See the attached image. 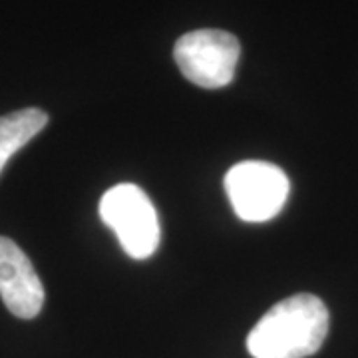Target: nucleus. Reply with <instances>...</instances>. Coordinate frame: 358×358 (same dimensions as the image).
Masks as SVG:
<instances>
[{
    "instance_id": "nucleus-1",
    "label": "nucleus",
    "mask_w": 358,
    "mask_h": 358,
    "mask_svg": "<svg viewBox=\"0 0 358 358\" xmlns=\"http://www.w3.org/2000/svg\"><path fill=\"white\" fill-rule=\"evenodd\" d=\"M329 308L310 293L293 294L261 317L247 336L253 358H307L329 333Z\"/></svg>"
},
{
    "instance_id": "nucleus-2",
    "label": "nucleus",
    "mask_w": 358,
    "mask_h": 358,
    "mask_svg": "<svg viewBox=\"0 0 358 358\" xmlns=\"http://www.w3.org/2000/svg\"><path fill=\"white\" fill-rule=\"evenodd\" d=\"M100 217L117 235L131 259H148L159 247V217L148 193L134 183H117L100 199Z\"/></svg>"
},
{
    "instance_id": "nucleus-3",
    "label": "nucleus",
    "mask_w": 358,
    "mask_h": 358,
    "mask_svg": "<svg viewBox=\"0 0 358 358\" xmlns=\"http://www.w3.org/2000/svg\"><path fill=\"white\" fill-rule=\"evenodd\" d=\"M225 193L235 215L245 223H265L277 217L289 199V178L268 162H241L225 176Z\"/></svg>"
},
{
    "instance_id": "nucleus-4",
    "label": "nucleus",
    "mask_w": 358,
    "mask_h": 358,
    "mask_svg": "<svg viewBox=\"0 0 358 358\" xmlns=\"http://www.w3.org/2000/svg\"><path fill=\"white\" fill-rule=\"evenodd\" d=\"M241 44L231 32L201 28L183 34L173 46V58L181 74L205 90L229 86L235 78Z\"/></svg>"
},
{
    "instance_id": "nucleus-5",
    "label": "nucleus",
    "mask_w": 358,
    "mask_h": 358,
    "mask_svg": "<svg viewBox=\"0 0 358 358\" xmlns=\"http://www.w3.org/2000/svg\"><path fill=\"white\" fill-rule=\"evenodd\" d=\"M0 296L18 319H34L44 305V285L26 253L8 237H0Z\"/></svg>"
},
{
    "instance_id": "nucleus-6",
    "label": "nucleus",
    "mask_w": 358,
    "mask_h": 358,
    "mask_svg": "<svg viewBox=\"0 0 358 358\" xmlns=\"http://www.w3.org/2000/svg\"><path fill=\"white\" fill-rule=\"evenodd\" d=\"M48 124V114L40 108H24L0 115V171L18 150H22Z\"/></svg>"
}]
</instances>
